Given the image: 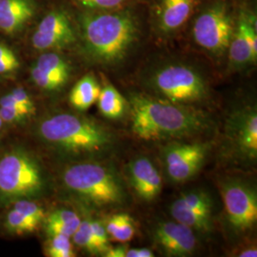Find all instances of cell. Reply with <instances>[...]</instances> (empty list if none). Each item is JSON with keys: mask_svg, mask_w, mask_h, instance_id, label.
Segmentation results:
<instances>
[{"mask_svg": "<svg viewBox=\"0 0 257 257\" xmlns=\"http://www.w3.org/2000/svg\"><path fill=\"white\" fill-rule=\"evenodd\" d=\"M72 192L98 206H112L123 201L124 193L117 175L109 167L97 163L71 166L63 175Z\"/></svg>", "mask_w": 257, "mask_h": 257, "instance_id": "8992f818", "label": "cell"}, {"mask_svg": "<svg viewBox=\"0 0 257 257\" xmlns=\"http://www.w3.org/2000/svg\"><path fill=\"white\" fill-rule=\"evenodd\" d=\"M132 130L145 141L189 138L208 128V120L201 111L168 101L143 91L128 92Z\"/></svg>", "mask_w": 257, "mask_h": 257, "instance_id": "3957f363", "label": "cell"}, {"mask_svg": "<svg viewBox=\"0 0 257 257\" xmlns=\"http://www.w3.org/2000/svg\"><path fill=\"white\" fill-rule=\"evenodd\" d=\"M171 213L175 221L193 230L207 232L211 230V215L191 209L180 197L173 203L171 207Z\"/></svg>", "mask_w": 257, "mask_h": 257, "instance_id": "ffe728a7", "label": "cell"}, {"mask_svg": "<svg viewBox=\"0 0 257 257\" xmlns=\"http://www.w3.org/2000/svg\"><path fill=\"white\" fill-rule=\"evenodd\" d=\"M47 247V253L52 257L74 256V249L71 243V237L65 235L50 236Z\"/></svg>", "mask_w": 257, "mask_h": 257, "instance_id": "d4e9b609", "label": "cell"}, {"mask_svg": "<svg viewBox=\"0 0 257 257\" xmlns=\"http://www.w3.org/2000/svg\"><path fill=\"white\" fill-rule=\"evenodd\" d=\"M227 136L238 156L246 160L257 156V113L255 108H245L228 121Z\"/></svg>", "mask_w": 257, "mask_h": 257, "instance_id": "4fadbf2b", "label": "cell"}, {"mask_svg": "<svg viewBox=\"0 0 257 257\" xmlns=\"http://www.w3.org/2000/svg\"><path fill=\"white\" fill-rule=\"evenodd\" d=\"M78 24L76 10L69 5H55L39 20L32 37V45L40 52L76 49Z\"/></svg>", "mask_w": 257, "mask_h": 257, "instance_id": "9c48e42d", "label": "cell"}, {"mask_svg": "<svg viewBox=\"0 0 257 257\" xmlns=\"http://www.w3.org/2000/svg\"><path fill=\"white\" fill-rule=\"evenodd\" d=\"M39 134L48 143L77 155L101 153L113 143L109 128L72 113H59L43 120Z\"/></svg>", "mask_w": 257, "mask_h": 257, "instance_id": "5b68a950", "label": "cell"}, {"mask_svg": "<svg viewBox=\"0 0 257 257\" xmlns=\"http://www.w3.org/2000/svg\"><path fill=\"white\" fill-rule=\"evenodd\" d=\"M37 8L35 0H0V30L18 33L34 19Z\"/></svg>", "mask_w": 257, "mask_h": 257, "instance_id": "2e32d148", "label": "cell"}, {"mask_svg": "<svg viewBox=\"0 0 257 257\" xmlns=\"http://www.w3.org/2000/svg\"><path fill=\"white\" fill-rule=\"evenodd\" d=\"M11 93L14 95V97L21 105H23L24 107H26L27 109L31 110L33 113H35V110H36L35 104H34L32 98L30 97V95L28 94V92L25 90H23V89H15Z\"/></svg>", "mask_w": 257, "mask_h": 257, "instance_id": "d6a6232c", "label": "cell"}, {"mask_svg": "<svg viewBox=\"0 0 257 257\" xmlns=\"http://www.w3.org/2000/svg\"><path fill=\"white\" fill-rule=\"evenodd\" d=\"M100 90L101 83L98 81L95 74L90 72L84 74L74 84L69 99L75 109L79 110H87L97 101Z\"/></svg>", "mask_w": 257, "mask_h": 257, "instance_id": "ac0fdd59", "label": "cell"}, {"mask_svg": "<svg viewBox=\"0 0 257 257\" xmlns=\"http://www.w3.org/2000/svg\"><path fill=\"white\" fill-rule=\"evenodd\" d=\"M74 9L79 11L105 12L120 9L128 5L144 3V0H69Z\"/></svg>", "mask_w": 257, "mask_h": 257, "instance_id": "7402d4cb", "label": "cell"}, {"mask_svg": "<svg viewBox=\"0 0 257 257\" xmlns=\"http://www.w3.org/2000/svg\"><path fill=\"white\" fill-rule=\"evenodd\" d=\"M180 198L188 207L194 211L211 215L212 204L210 196L207 193L200 191H193L184 193L180 196Z\"/></svg>", "mask_w": 257, "mask_h": 257, "instance_id": "cb8c5ba5", "label": "cell"}, {"mask_svg": "<svg viewBox=\"0 0 257 257\" xmlns=\"http://www.w3.org/2000/svg\"><path fill=\"white\" fill-rule=\"evenodd\" d=\"M32 79L40 89L48 91V92H56L64 88L62 84L55 80L54 77L50 76L49 74H45L43 71L38 69L36 65L33 66L31 70Z\"/></svg>", "mask_w": 257, "mask_h": 257, "instance_id": "4316f807", "label": "cell"}, {"mask_svg": "<svg viewBox=\"0 0 257 257\" xmlns=\"http://www.w3.org/2000/svg\"><path fill=\"white\" fill-rule=\"evenodd\" d=\"M227 220L237 233H246L256 224V193L251 186L240 180H229L221 185Z\"/></svg>", "mask_w": 257, "mask_h": 257, "instance_id": "8fae6325", "label": "cell"}, {"mask_svg": "<svg viewBox=\"0 0 257 257\" xmlns=\"http://www.w3.org/2000/svg\"><path fill=\"white\" fill-rule=\"evenodd\" d=\"M257 63V0H238L224 73L247 72Z\"/></svg>", "mask_w": 257, "mask_h": 257, "instance_id": "ba28073f", "label": "cell"}, {"mask_svg": "<svg viewBox=\"0 0 257 257\" xmlns=\"http://www.w3.org/2000/svg\"><path fill=\"white\" fill-rule=\"evenodd\" d=\"M38 225L39 222L29 218L16 210L10 211L6 219V226L8 230L17 234L33 232L37 230Z\"/></svg>", "mask_w": 257, "mask_h": 257, "instance_id": "603a6c76", "label": "cell"}, {"mask_svg": "<svg viewBox=\"0 0 257 257\" xmlns=\"http://www.w3.org/2000/svg\"><path fill=\"white\" fill-rule=\"evenodd\" d=\"M2 123H3V121H2V118H1V116H0V128L2 127Z\"/></svg>", "mask_w": 257, "mask_h": 257, "instance_id": "f35d334b", "label": "cell"}, {"mask_svg": "<svg viewBox=\"0 0 257 257\" xmlns=\"http://www.w3.org/2000/svg\"><path fill=\"white\" fill-rule=\"evenodd\" d=\"M135 232H136V229H135L134 221L128 214H125L119 228L111 236L114 240L124 243L134 238Z\"/></svg>", "mask_w": 257, "mask_h": 257, "instance_id": "4dcf8cb0", "label": "cell"}, {"mask_svg": "<svg viewBox=\"0 0 257 257\" xmlns=\"http://www.w3.org/2000/svg\"><path fill=\"white\" fill-rule=\"evenodd\" d=\"M128 248L124 246L117 247V248H109L105 253L107 257H126V251Z\"/></svg>", "mask_w": 257, "mask_h": 257, "instance_id": "8d00e7d4", "label": "cell"}, {"mask_svg": "<svg viewBox=\"0 0 257 257\" xmlns=\"http://www.w3.org/2000/svg\"><path fill=\"white\" fill-rule=\"evenodd\" d=\"M124 215H125L124 213H119V214H115L112 217H110L109 221L107 222L106 226H105L107 233L112 235L117 230L120 225H121V223H122V221H123Z\"/></svg>", "mask_w": 257, "mask_h": 257, "instance_id": "e575fe53", "label": "cell"}, {"mask_svg": "<svg viewBox=\"0 0 257 257\" xmlns=\"http://www.w3.org/2000/svg\"><path fill=\"white\" fill-rule=\"evenodd\" d=\"M42 188V176L37 162L27 154L15 151L0 159V194L21 198L37 194Z\"/></svg>", "mask_w": 257, "mask_h": 257, "instance_id": "30bf717a", "label": "cell"}, {"mask_svg": "<svg viewBox=\"0 0 257 257\" xmlns=\"http://www.w3.org/2000/svg\"><path fill=\"white\" fill-rule=\"evenodd\" d=\"M91 228H92V235L94 239V243L96 246L97 252L105 253L108 248V236L105 226L103 223L98 220L91 221Z\"/></svg>", "mask_w": 257, "mask_h": 257, "instance_id": "f546056e", "label": "cell"}, {"mask_svg": "<svg viewBox=\"0 0 257 257\" xmlns=\"http://www.w3.org/2000/svg\"><path fill=\"white\" fill-rule=\"evenodd\" d=\"M237 4L238 0H201L179 42L224 72Z\"/></svg>", "mask_w": 257, "mask_h": 257, "instance_id": "277c9868", "label": "cell"}, {"mask_svg": "<svg viewBox=\"0 0 257 257\" xmlns=\"http://www.w3.org/2000/svg\"><path fill=\"white\" fill-rule=\"evenodd\" d=\"M132 186L138 197L146 202L154 201L160 194L162 178L156 166L147 157H138L128 168Z\"/></svg>", "mask_w": 257, "mask_h": 257, "instance_id": "9a60e30c", "label": "cell"}, {"mask_svg": "<svg viewBox=\"0 0 257 257\" xmlns=\"http://www.w3.org/2000/svg\"><path fill=\"white\" fill-rule=\"evenodd\" d=\"M154 252L149 248L127 249L126 257H154Z\"/></svg>", "mask_w": 257, "mask_h": 257, "instance_id": "d590c367", "label": "cell"}, {"mask_svg": "<svg viewBox=\"0 0 257 257\" xmlns=\"http://www.w3.org/2000/svg\"><path fill=\"white\" fill-rule=\"evenodd\" d=\"M19 67V61L14 52L5 45L0 44V74L10 73Z\"/></svg>", "mask_w": 257, "mask_h": 257, "instance_id": "f1b7e54d", "label": "cell"}, {"mask_svg": "<svg viewBox=\"0 0 257 257\" xmlns=\"http://www.w3.org/2000/svg\"><path fill=\"white\" fill-rule=\"evenodd\" d=\"M74 243L86 250L96 253L97 249L94 243L91 228V220H83L80 222L77 230H75L73 236Z\"/></svg>", "mask_w": 257, "mask_h": 257, "instance_id": "484cf974", "label": "cell"}, {"mask_svg": "<svg viewBox=\"0 0 257 257\" xmlns=\"http://www.w3.org/2000/svg\"><path fill=\"white\" fill-rule=\"evenodd\" d=\"M0 116L2 121L9 122V123H17L26 119L30 116L24 110H19L17 108L11 107H1L0 109Z\"/></svg>", "mask_w": 257, "mask_h": 257, "instance_id": "1f68e13d", "label": "cell"}, {"mask_svg": "<svg viewBox=\"0 0 257 257\" xmlns=\"http://www.w3.org/2000/svg\"><path fill=\"white\" fill-rule=\"evenodd\" d=\"M154 239L171 256H185L191 254L196 248L193 230L175 220L160 223L155 230Z\"/></svg>", "mask_w": 257, "mask_h": 257, "instance_id": "5bb4252c", "label": "cell"}, {"mask_svg": "<svg viewBox=\"0 0 257 257\" xmlns=\"http://www.w3.org/2000/svg\"><path fill=\"white\" fill-rule=\"evenodd\" d=\"M206 143H173L164 151L168 176L174 182H185L200 170L207 156Z\"/></svg>", "mask_w": 257, "mask_h": 257, "instance_id": "7c38bea8", "label": "cell"}, {"mask_svg": "<svg viewBox=\"0 0 257 257\" xmlns=\"http://www.w3.org/2000/svg\"><path fill=\"white\" fill-rule=\"evenodd\" d=\"M101 90L99 92L97 104L102 114L108 118L115 119L120 117L126 107V99L121 92L112 85L108 75L101 73Z\"/></svg>", "mask_w": 257, "mask_h": 257, "instance_id": "d6986e66", "label": "cell"}, {"mask_svg": "<svg viewBox=\"0 0 257 257\" xmlns=\"http://www.w3.org/2000/svg\"><path fill=\"white\" fill-rule=\"evenodd\" d=\"M35 65L64 87L74 74V65L71 60L58 51L43 52L37 58Z\"/></svg>", "mask_w": 257, "mask_h": 257, "instance_id": "e0dca14e", "label": "cell"}, {"mask_svg": "<svg viewBox=\"0 0 257 257\" xmlns=\"http://www.w3.org/2000/svg\"><path fill=\"white\" fill-rule=\"evenodd\" d=\"M76 49L102 73L119 74L153 44L144 3L105 12L76 10Z\"/></svg>", "mask_w": 257, "mask_h": 257, "instance_id": "6da1fadb", "label": "cell"}, {"mask_svg": "<svg viewBox=\"0 0 257 257\" xmlns=\"http://www.w3.org/2000/svg\"><path fill=\"white\" fill-rule=\"evenodd\" d=\"M80 218L72 211L59 210L52 212L46 221V230L50 236L65 235L72 237L77 230Z\"/></svg>", "mask_w": 257, "mask_h": 257, "instance_id": "44dd1931", "label": "cell"}, {"mask_svg": "<svg viewBox=\"0 0 257 257\" xmlns=\"http://www.w3.org/2000/svg\"><path fill=\"white\" fill-rule=\"evenodd\" d=\"M0 106L1 107H11V108H17L19 110H24L26 113H28L29 115H32L34 114L31 110L27 109L26 107H24L23 105H21L12 93H8L6 94L5 96H3L1 99H0Z\"/></svg>", "mask_w": 257, "mask_h": 257, "instance_id": "836d02e7", "label": "cell"}, {"mask_svg": "<svg viewBox=\"0 0 257 257\" xmlns=\"http://www.w3.org/2000/svg\"><path fill=\"white\" fill-rule=\"evenodd\" d=\"M240 257H256L257 256V250L256 248H248V249H245L243 251L240 252L239 254Z\"/></svg>", "mask_w": 257, "mask_h": 257, "instance_id": "74e56055", "label": "cell"}, {"mask_svg": "<svg viewBox=\"0 0 257 257\" xmlns=\"http://www.w3.org/2000/svg\"><path fill=\"white\" fill-rule=\"evenodd\" d=\"M14 210L19 211L23 215L27 216L33 220L41 222L45 218V213L41 207H39L36 203L21 200L18 201L14 206Z\"/></svg>", "mask_w": 257, "mask_h": 257, "instance_id": "83f0119b", "label": "cell"}, {"mask_svg": "<svg viewBox=\"0 0 257 257\" xmlns=\"http://www.w3.org/2000/svg\"><path fill=\"white\" fill-rule=\"evenodd\" d=\"M201 0H144L152 42L170 46L179 42Z\"/></svg>", "mask_w": 257, "mask_h": 257, "instance_id": "52a82bcc", "label": "cell"}, {"mask_svg": "<svg viewBox=\"0 0 257 257\" xmlns=\"http://www.w3.org/2000/svg\"><path fill=\"white\" fill-rule=\"evenodd\" d=\"M146 55L135 72V81L143 92L168 101L195 106L212 96V69L204 57L188 50L173 52L157 46Z\"/></svg>", "mask_w": 257, "mask_h": 257, "instance_id": "7a4b0ae2", "label": "cell"}]
</instances>
